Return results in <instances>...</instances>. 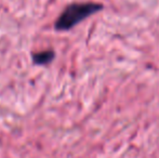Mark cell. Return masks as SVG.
<instances>
[{
	"label": "cell",
	"instance_id": "cell-1",
	"mask_svg": "<svg viewBox=\"0 0 159 158\" xmlns=\"http://www.w3.org/2000/svg\"><path fill=\"white\" fill-rule=\"evenodd\" d=\"M104 6L95 2H75L67 6L59 15L54 23V29L59 32H66L84 20L102 11Z\"/></svg>",
	"mask_w": 159,
	"mask_h": 158
},
{
	"label": "cell",
	"instance_id": "cell-2",
	"mask_svg": "<svg viewBox=\"0 0 159 158\" xmlns=\"http://www.w3.org/2000/svg\"><path fill=\"white\" fill-rule=\"evenodd\" d=\"M55 52L53 50H46V51H40V52L33 53L32 59L35 65L43 66L48 65L54 60Z\"/></svg>",
	"mask_w": 159,
	"mask_h": 158
}]
</instances>
